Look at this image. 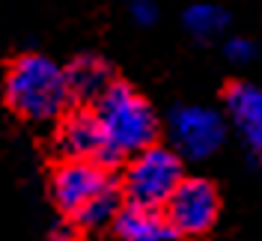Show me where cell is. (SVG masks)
Listing matches in <instances>:
<instances>
[{
	"label": "cell",
	"instance_id": "obj_1",
	"mask_svg": "<svg viewBox=\"0 0 262 241\" xmlns=\"http://www.w3.org/2000/svg\"><path fill=\"white\" fill-rule=\"evenodd\" d=\"M6 104L21 119L30 122H48L57 116H66V107L72 101L66 69L57 65L45 54H21L6 69L3 80Z\"/></svg>",
	"mask_w": 262,
	"mask_h": 241
},
{
	"label": "cell",
	"instance_id": "obj_2",
	"mask_svg": "<svg viewBox=\"0 0 262 241\" xmlns=\"http://www.w3.org/2000/svg\"><path fill=\"white\" fill-rule=\"evenodd\" d=\"M96 116L101 122V131L107 137V146L116 158L140 155L143 149L155 146L158 119L149 101L140 93H134L128 83L116 80L104 93V98L96 104Z\"/></svg>",
	"mask_w": 262,
	"mask_h": 241
},
{
	"label": "cell",
	"instance_id": "obj_3",
	"mask_svg": "<svg viewBox=\"0 0 262 241\" xmlns=\"http://www.w3.org/2000/svg\"><path fill=\"white\" fill-rule=\"evenodd\" d=\"M185 182L182 158L167 146H149L140 155H134L122 179V191L131 206L143 209H167L173 193Z\"/></svg>",
	"mask_w": 262,
	"mask_h": 241
},
{
	"label": "cell",
	"instance_id": "obj_4",
	"mask_svg": "<svg viewBox=\"0 0 262 241\" xmlns=\"http://www.w3.org/2000/svg\"><path fill=\"white\" fill-rule=\"evenodd\" d=\"M170 140L176 155L188 161H203L214 155L227 140V119L214 107L182 104L170 113Z\"/></svg>",
	"mask_w": 262,
	"mask_h": 241
},
{
	"label": "cell",
	"instance_id": "obj_5",
	"mask_svg": "<svg viewBox=\"0 0 262 241\" xmlns=\"http://www.w3.org/2000/svg\"><path fill=\"white\" fill-rule=\"evenodd\" d=\"M114 185V179L107 176V170L101 164L90 161H63L54 176H51V196L57 203V209L63 211L69 221H75L96 196L107 191Z\"/></svg>",
	"mask_w": 262,
	"mask_h": 241
},
{
	"label": "cell",
	"instance_id": "obj_6",
	"mask_svg": "<svg viewBox=\"0 0 262 241\" xmlns=\"http://www.w3.org/2000/svg\"><path fill=\"white\" fill-rule=\"evenodd\" d=\"M54 146L63 155V161H90V164H101V167H111L119 161L107 146V137L101 131L96 111L66 113L54 131Z\"/></svg>",
	"mask_w": 262,
	"mask_h": 241
},
{
	"label": "cell",
	"instance_id": "obj_7",
	"mask_svg": "<svg viewBox=\"0 0 262 241\" xmlns=\"http://www.w3.org/2000/svg\"><path fill=\"white\" fill-rule=\"evenodd\" d=\"M217 211H221V196L214 191V185L209 179L191 176L179 185V191L167 203L164 214L176 235H203L214 226Z\"/></svg>",
	"mask_w": 262,
	"mask_h": 241
},
{
	"label": "cell",
	"instance_id": "obj_8",
	"mask_svg": "<svg viewBox=\"0 0 262 241\" xmlns=\"http://www.w3.org/2000/svg\"><path fill=\"white\" fill-rule=\"evenodd\" d=\"M224 107L242 140L262 158V90L253 83H232L224 96Z\"/></svg>",
	"mask_w": 262,
	"mask_h": 241
},
{
	"label": "cell",
	"instance_id": "obj_9",
	"mask_svg": "<svg viewBox=\"0 0 262 241\" xmlns=\"http://www.w3.org/2000/svg\"><path fill=\"white\" fill-rule=\"evenodd\" d=\"M66 78H69L72 98L96 101V104L116 83L114 75H111V65L104 63L101 57H96V54H81L78 60H72L69 69H66Z\"/></svg>",
	"mask_w": 262,
	"mask_h": 241
},
{
	"label": "cell",
	"instance_id": "obj_10",
	"mask_svg": "<svg viewBox=\"0 0 262 241\" xmlns=\"http://www.w3.org/2000/svg\"><path fill=\"white\" fill-rule=\"evenodd\" d=\"M114 232L122 241H170L176 235L164 211L131 206V203L114 221Z\"/></svg>",
	"mask_w": 262,
	"mask_h": 241
},
{
	"label": "cell",
	"instance_id": "obj_11",
	"mask_svg": "<svg viewBox=\"0 0 262 241\" xmlns=\"http://www.w3.org/2000/svg\"><path fill=\"white\" fill-rule=\"evenodd\" d=\"M185 27L194 33L196 39H214L227 30L229 15L221 9V6H212V3H196V6H188L185 9Z\"/></svg>",
	"mask_w": 262,
	"mask_h": 241
},
{
	"label": "cell",
	"instance_id": "obj_12",
	"mask_svg": "<svg viewBox=\"0 0 262 241\" xmlns=\"http://www.w3.org/2000/svg\"><path fill=\"white\" fill-rule=\"evenodd\" d=\"M122 209H125V206H122V191H119L116 185H111L101 196H96V200L75 217V224H81V226H107L111 224L114 226V221L119 217Z\"/></svg>",
	"mask_w": 262,
	"mask_h": 241
},
{
	"label": "cell",
	"instance_id": "obj_13",
	"mask_svg": "<svg viewBox=\"0 0 262 241\" xmlns=\"http://www.w3.org/2000/svg\"><path fill=\"white\" fill-rule=\"evenodd\" d=\"M224 54H227L229 63L235 65H247L253 57H256V45L250 42V39H245V36H232L227 45H224Z\"/></svg>",
	"mask_w": 262,
	"mask_h": 241
},
{
	"label": "cell",
	"instance_id": "obj_14",
	"mask_svg": "<svg viewBox=\"0 0 262 241\" xmlns=\"http://www.w3.org/2000/svg\"><path fill=\"white\" fill-rule=\"evenodd\" d=\"M131 18H134L140 27H149V24H155L158 9H155V3H149V0H137V3H131Z\"/></svg>",
	"mask_w": 262,
	"mask_h": 241
},
{
	"label": "cell",
	"instance_id": "obj_15",
	"mask_svg": "<svg viewBox=\"0 0 262 241\" xmlns=\"http://www.w3.org/2000/svg\"><path fill=\"white\" fill-rule=\"evenodd\" d=\"M45 241H78V224L75 221H60L51 226V232L45 235Z\"/></svg>",
	"mask_w": 262,
	"mask_h": 241
}]
</instances>
